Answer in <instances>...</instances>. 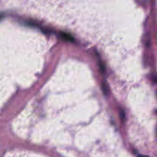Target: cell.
Segmentation results:
<instances>
[{
	"label": "cell",
	"mask_w": 157,
	"mask_h": 157,
	"mask_svg": "<svg viewBox=\"0 0 157 157\" xmlns=\"http://www.w3.org/2000/svg\"><path fill=\"white\" fill-rule=\"evenodd\" d=\"M60 36H61V37L63 38V39H64L65 41L71 42H73L74 41V38H73V36L67 33L62 32L60 33Z\"/></svg>",
	"instance_id": "6da1fadb"
}]
</instances>
